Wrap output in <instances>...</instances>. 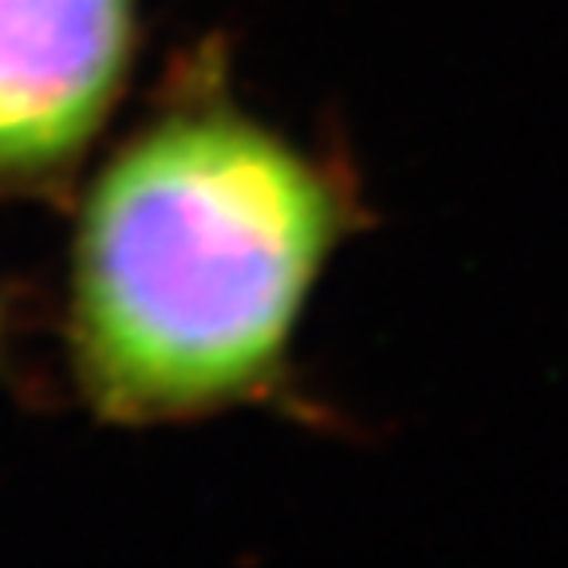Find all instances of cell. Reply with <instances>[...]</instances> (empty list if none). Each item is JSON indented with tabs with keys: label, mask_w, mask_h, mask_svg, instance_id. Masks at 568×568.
<instances>
[{
	"label": "cell",
	"mask_w": 568,
	"mask_h": 568,
	"mask_svg": "<svg viewBox=\"0 0 568 568\" xmlns=\"http://www.w3.org/2000/svg\"><path fill=\"white\" fill-rule=\"evenodd\" d=\"M359 222L344 174L222 91L162 106L83 194L68 364L115 426L284 403L320 273Z\"/></svg>",
	"instance_id": "1"
},
{
	"label": "cell",
	"mask_w": 568,
	"mask_h": 568,
	"mask_svg": "<svg viewBox=\"0 0 568 568\" xmlns=\"http://www.w3.org/2000/svg\"><path fill=\"white\" fill-rule=\"evenodd\" d=\"M139 52V0H0V197L63 190Z\"/></svg>",
	"instance_id": "2"
},
{
	"label": "cell",
	"mask_w": 568,
	"mask_h": 568,
	"mask_svg": "<svg viewBox=\"0 0 568 568\" xmlns=\"http://www.w3.org/2000/svg\"><path fill=\"white\" fill-rule=\"evenodd\" d=\"M4 355H9V308H4V296H0V367H4Z\"/></svg>",
	"instance_id": "3"
}]
</instances>
